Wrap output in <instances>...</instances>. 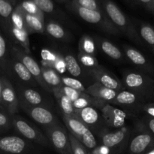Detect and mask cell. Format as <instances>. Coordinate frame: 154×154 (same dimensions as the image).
<instances>
[{"mask_svg":"<svg viewBox=\"0 0 154 154\" xmlns=\"http://www.w3.org/2000/svg\"><path fill=\"white\" fill-rule=\"evenodd\" d=\"M122 84L126 90L137 93L148 102L154 99V78L139 70L123 72Z\"/></svg>","mask_w":154,"mask_h":154,"instance_id":"1","label":"cell"},{"mask_svg":"<svg viewBox=\"0 0 154 154\" xmlns=\"http://www.w3.org/2000/svg\"><path fill=\"white\" fill-rule=\"evenodd\" d=\"M105 12L112 23L118 29L120 33L124 34L130 40L140 46H143L144 43L138 35L137 28L127 17L121 11L117 5L110 0H105L103 2Z\"/></svg>","mask_w":154,"mask_h":154,"instance_id":"2","label":"cell"},{"mask_svg":"<svg viewBox=\"0 0 154 154\" xmlns=\"http://www.w3.org/2000/svg\"><path fill=\"white\" fill-rule=\"evenodd\" d=\"M70 7L81 19L89 23L97 26L105 32L113 35H118L120 34L118 29L112 23L106 14L104 13L102 10L96 11L84 8L76 5L73 2L70 3Z\"/></svg>","mask_w":154,"mask_h":154,"instance_id":"3","label":"cell"},{"mask_svg":"<svg viewBox=\"0 0 154 154\" xmlns=\"http://www.w3.org/2000/svg\"><path fill=\"white\" fill-rule=\"evenodd\" d=\"M154 149V137L141 120L135 124L134 135L129 145V154H146Z\"/></svg>","mask_w":154,"mask_h":154,"instance_id":"4","label":"cell"},{"mask_svg":"<svg viewBox=\"0 0 154 154\" xmlns=\"http://www.w3.org/2000/svg\"><path fill=\"white\" fill-rule=\"evenodd\" d=\"M12 127L26 139L44 147H51L49 140L35 126H32L25 119L17 115L11 116Z\"/></svg>","mask_w":154,"mask_h":154,"instance_id":"5","label":"cell"},{"mask_svg":"<svg viewBox=\"0 0 154 154\" xmlns=\"http://www.w3.org/2000/svg\"><path fill=\"white\" fill-rule=\"evenodd\" d=\"M45 134L51 145L60 154H73L67 131L60 123L46 127Z\"/></svg>","mask_w":154,"mask_h":154,"instance_id":"6","label":"cell"},{"mask_svg":"<svg viewBox=\"0 0 154 154\" xmlns=\"http://www.w3.org/2000/svg\"><path fill=\"white\" fill-rule=\"evenodd\" d=\"M11 55L14 56L17 59L20 60L24 66H26L32 76L33 77L37 84L40 85L45 90L52 93V90L50 87H48L44 81L42 75V70H41V66L38 64L37 62L30 56V54L26 53L22 48H18V47L13 46L11 48L10 50Z\"/></svg>","mask_w":154,"mask_h":154,"instance_id":"7","label":"cell"},{"mask_svg":"<svg viewBox=\"0 0 154 154\" xmlns=\"http://www.w3.org/2000/svg\"><path fill=\"white\" fill-rule=\"evenodd\" d=\"M19 104L20 108H22L34 121L45 128L60 123L54 113L46 107L30 106L21 102H19Z\"/></svg>","mask_w":154,"mask_h":154,"instance_id":"8","label":"cell"},{"mask_svg":"<svg viewBox=\"0 0 154 154\" xmlns=\"http://www.w3.org/2000/svg\"><path fill=\"white\" fill-rule=\"evenodd\" d=\"M147 103H148V101L144 97L124 89L117 93L111 104L122 105L129 108L132 112H140L143 111V107Z\"/></svg>","mask_w":154,"mask_h":154,"instance_id":"9","label":"cell"},{"mask_svg":"<svg viewBox=\"0 0 154 154\" xmlns=\"http://www.w3.org/2000/svg\"><path fill=\"white\" fill-rule=\"evenodd\" d=\"M2 80V105L11 116L19 111L20 104L17 93L11 82L6 77H1Z\"/></svg>","mask_w":154,"mask_h":154,"instance_id":"10","label":"cell"},{"mask_svg":"<svg viewBox=\"0 0 154 154\" xmlns=\"http://www.w3.org/2000/svg\"><path fill=\"white\" fill-rule=\"evenodd\" d=\"M103 123L110 127L120 129L126 125L129 113L106 103L99 108Z\"/></svg>","mask_w":154,"mask_h":154,"instance_id":"11","label":"cell"},{"mask_svg":"<svg viewBox=\"0 0 154 154\" xmlns=\"http://www.w3.org/2000/svg\"><path fill=\"white\" fill-rule=\"evenodd\" d=\"M87 73L92 77L95 81L104 87L119 92L124 90L122 82H120L115 75H113L108 70L104 69L101 66L94 69H87Z\"/></svg>","mask_w":154,"mask_h":154,"instance_id":"12","label":"cell"},{"mask_svg":"<svg viewBox=\"0 0 154 154\" xmlns=\"http://www.w3.org/2000/svg\"><path fill=\"white\" fill-rule=\"evenodd\" d=\"M124 54L131 63L136 66L138 70L154 76V66L144 54L132 47L123 46Z\"/></svg>","mask_w":154,"mask_h":154,"instance_id":"13","label":"cell"},{"mask_svg":"<svg viewBox=\"0 0 154 154\" xmlns=\"http://www.w3.org/2000/svg\"><path fill=\"white\" fill-rule=\"evenodd\" d=\"M29 149V144L19 136L0 138V152L5 154H23Z\"/></svg>","mask_w":154,"mask_h":154,"instance_id":"14","label":"cell"},{"mask_svg":"<svg viewBox=\"0 0 154 154\" xmlns=\"http://www.w3.org/2000/svg\"><path fill=\"white\" fill-rule=\"evenodd\" d=\"M129 135L130 131L126 126H123L114 132H103L101 135L102 145L110 149L115 147L124 142L129 138Z\"/></svg>","mask_w":154,"mask_h":154,"instance_id":"15","label":"cell"},{"mask_svg":"<svg viewBox=\"0 0 154 154\" xmlns=\"http://www.w3.org/2000/svg\"><path fill=\"white\" fill-rule=\"evenodd\" d=\"M85 93L98 100L111 104L118 92L104 87L102 84L96 82L86 88Z\"/></svg>","mask_w":154,"mask_h":154,"instance_id":"16","label":"cell"},{"mask_svg":"<svg viewBox=\"0 0 154 154\" xmlns=\"http://www.w3.org/2000/svg\"><path fill=\"white\" fill-rule=\"evenodd\" d=\"M75 117H78L83 123L90 129V127H95L103 123L102 115L99 114L97 108L94 107H87L82 109H75Z\"/></svg>","mask_w":154,"mask_h":154,"instance_id":"17","label":"cell"},{"mask_svg":"<svg viewBox=\"0 0 154 154\" xmlns=\"http://www.w3.org/2000/svg\"><path fill=\"white\" fill-rule=\"evenodd\" d=\"M19 102L30 106H44L45 101L43 96L37 90L28 87H20L18 88Z\"/></svg>","mask_w":154,"mask_h":154,"instance_id":"18","label":"cell"},{"mask_svg":"<svg viewBox=\"0 0 154 154\" xmlns=\"http://www.w3.org/2000/svg\"><path fill=\"white\" fill-rule=\"evenodd\" d=\"M11 58L9 60L8 70H12V72L16 75V76H17V78L23 82H25L32 86L38 84L35 80L33 78L30 72H29L28 69L26 68V66L15 57L11 55Z\"/></svg>","mask_w":154,"mask_h":154,"instance_id":"19","label":"cell"},{"mask_svg":"<svg viewBox=\"0 0 154 154\" xmlns=\"http://www.w3.org/2000/svg\"><path fill=\"white\" fill-rule=\"evenodd\" d=\"M63 120L68 129V132L75 137L78 141H81L82 137L90 130L84 123H83L75 116L63 115Z\"/></svg>","mask_w":154,"mask_h":154,"instance_id":"20","label":"cell"},{"mask_svg":"<svg viewBox=\"0 0 154 154\" xmlns=\"http://www.w3.org/2000/svg\"><path fill=\"white\" fill-rule=\"evenodd\" d=\"M11 38L16 44H17L20 48H22L26 53L30 54V45L29 38V33L26 30L20 29L17 28L12 24L9 23L8 27L6 30Z\"/></svg>","mask_w":154,"mask_h":154,"instance_id":"21","label":"cell"},{"mask_svg":"<svg viewBox=\"0 0 154 154\" xmlns=\"http://www.w3.org/2000/svg\"><path fill=\"white\" fill-rule=\"evenodd\" d=\"M95 42H96V45L100 48L101 51L108 57L114 60H117V61H121V60L123 61V58H124L123 53L112 42L100 37L96 38Z\"/></svg>","mask_w":154,"mask_h":154,"instance_id":"22","label":"cell"},{"mask_svg":"<svg viewBox=\"0 0 154 154\" xmlns=\"http://www.w3.org/2000/svg\"><path fill=\"white\" fill-rule=\"evenodd\" d=\"M19 7V5H18ZM20 8V7H19ZM23 17L24 22L29 35L32 33H44L45 32V23L41 20L38 17L34 15L26 13L20 8Z\"/></svg>","mask_w":154,"mask_h":154,"instance_id":"23","label":"cell"},{"mask_svg":"<svg viewBox=\"0 0 154 154\" xmlns=\"http://www.w3.org/2000/svg\"><path fill=\"white\" fill-rule=\"evenodd\" d=\"M41 70H42V75L44 81L48 87H51V90L60 88L63 85L61 77L55 69L48 66H42Z\"/></svg>","mask_w":154,"mask_h":154,"instance_id":"24","label":"cell"},{"mask_svg":"<svg viewBox=\"0 0 154 154\" xmlns=\"http://www.w3.org/2000/svg\"><path fill=\"white\" fill-rule=\"evenodd\" d=\"M52 93H54V96L58 102V105L60 106V110L62 111L63 115L75 116V109L74 108L72 102L62 93L60 88L53 89Z\"/></svg>","mask_w":154,"mask_h":154,"instance_id":"25","label":"cell"},{"mask_svg":"<svg viewBox=\"0 0 154 154\" xmlns=\"http://www.w3.org/2000/svg\"><path fill=\"white\" fill-rule=\"evenodd\" d=\"M137 31L143 43H145L154 54V26L147 23H141Z\"/></svg>","mask_w":154,"mask_h":154,"instance_id":"26","label":"cell"},{"mask_svg":"<svg viewBox=\"0 0 154 154\" xmlns=\"http://www.w3.org/2000/svg\"><path fill=\"white\" fill-rule=\"evenodd\" d=\"M72 104L75 109H82L87 107H94L97 109H99L102 105L106 104V102L98 100L86 93H83L79 98L72 102Z\"/></svg>","mask_w":154,"mask_h":154,"instance_id":"27","label":"cell"},{"mask_svg":"<svg viewBox=\"0 0 154 154\" xmlns=\"http://www.w3.org/2000/svg\"><path fill=\"white\" fill-rule=\"evenodd\" d=\"M45 31L51 37L57 40H65L68 38L67 32L58 23L49 20L45 23Z\"/></svg>","mask_w":154,"mask_h":154,"instance_id":"28","label":"cell"},{"mask_svg":"<svg viewBox=\"0 0 154 154\" xmlns=\"http://www.w3.org/2000/svg\"><path fill=\"white\" fill-rule=\"evenodd\" d=\"M63 57L66 65V71H68L69 73L75 78L81 76L82 74V69L78 60L72 54H66Z\"/></svg>","mask_w":154,"mask_h":154,"instance_id":"29","label":"cell"},{"mask_svg":"<svg viewBox=\"0 0 154 154\" xmlns=\"http://www.w3.org/2000/svg\"><path fill=\"white\" fill-rule=\"evenodd\" d=\"M79 52L96 57L97 53L96 44L93 38H92L90 35H84L80 39Z\"/></svg>","mask_w":154,"mask_h":154,"instance_id":"30","label":"cell"},{"mask_svg":"<svg viewBox=\"0 0 154 154\" xmlns=\"http://www.w3.org/2000/svg\"><path fill=\"white\" fill-rule=\"evenodd\" d=\"M9 54L7 42L0 31V70L4 72H9Z\"/></svg>","mask_w":154,"mask_h":154,"instance_id":"31","label":"cell"},{"mask_svg":"<svg viewBox=\"0 0 154 154\" xmlns=\"http://www.w3.org/2000/svg\"><path fill=\"white\" fill-rule=\"evenodd\" d=\"M14 11L13 4L8 0H0V18L2 19L5 31L8 27L11 16Z\"/></svg>","mask_w":154,"mask_h":154,"instance_id":"32","label":"cell"},{"mask_svg":"<svg viewBox=\"0 0 154 154\" xmlns=\"http://www.w3.org/2000/svg\"><path fill=\"white\" fill-rule=\"evenodd\" d=\"M18 5L26 13L36 16L41 20L45 22V14L35 5L32 0H24Z\"/></svg>","mask_w":154,"mask_h":154,"instance_id":"33","label":"cell"},{"mask_svg":"<svg viewBox=\"0 0 154 154\" xmlns=\"http://www.w3.org/2000/svg\"><path fill=\"white\" fill-rule=\"evenodd\" d=\"M42 58V66H48L54 69V65L59 60L61 54L58 53H55L52 51L48 49H43L41 52Z\"/></svg>","mask_w":154,"mask_h":154,"instance_id":"34","label":"cell"},{"mask_svg":"<svg viewBox=\"0 0 154 154\" xmlns=\"http://www.w3.org/2000/svg\"><path fill=\"white\" fill-rule=\"evenodd\" d=\"M78 61L81 66H84L86 69H94L99 67V64L96 57L88 54L80 53L78 55Z\"/></svg>","mask_w":154,"mask_h":154,"instance_id":"35","label":"cell"},{"mask_svg":"<svg viewBox=\"0 0 154 154\" xmlns=\"http://www.w3.org/2000/svg\"><path fill=\"white\" fill-rule=\"evenodd\" d=\"M61 81L63 86H66V87H69L70 88L74 89V90H78V91L85 93V87L84 86L83 83L80 81L78 79H77V78L63 76L61 77Z\"/></svg>","mask_w":154,"mask_h":154,"instance_id":"36","label":"cell"},{"mask_svg":"<svg viewBox=\"0 0 154 154\" xmlns=\"http://www.w3.org/2000/svg\"><path fill=\"white\" fill-rule=\"evenodd\" d=\"M12 127L11 115L7 110L0 105V131L8 130Z\"/></svg>","mask_w":154,"mask_h":154,"instance_id":"37","label":"cell"},{"mask_svg":"<svg viewBox=\"0 0 154 154\" xmlns=\"http://www.w3.org/2000/svg\"><path fill=\"white\" fill-rule=\"evenodd\" d=\"M69 133V140H70L71 146H72V153L73 154H91L90 152L87 150V149L75 138L72 134Z\"/></svg>","mask_w":154,"mask_h":154,"instance_id":"38","label":"cell"},{"mask_svg":"<svg viewBox=\"0 0 154 154\" xmlns=\"http://www.w3.org/2000/svg\"><path fill=\"white\" fill-rule=\"evenodd\" d=\"M32 2L44 14L54 12V5L51 0H32Z\"/></svg>","mask_w":154,"mask_h":154,"instance_id":"39","label":"cell"},{"mask_svg":"<svg viewBox=\"0 0 154 154\" xmlns=\"http://www.w3.org/2000/svg\"><path fill=\"white\" fill-rule=\"evenodd\" d=\"M60 88V90L62 91V93H63L65 96H67V97L69 98L72 102H73L74 101L76 100L78 98H79L83 93L82 92L75 90H74V89L70 88V87H66V86L62 85Z\"/></svg>","mask_w":154,"mask_h":154,"instance_id":"40","label":"cell"},{"mask_svg":"<svg viewBox=\"0 0 154 154\" xmlns=\"http://www.w3.org/2000/svg\"><path fill=\"white\" fill-rule=\"evenodd\" d=\"M72 2L84 8L96 11L101 10L96 0H72Z\"/></svg>","mask_w":154,"mask_h":154,"instance_id":"41","label":"cell"},{"mask_svg":"<svg viewBox=\"0 0 154 154\" xmlns=\"http://www.w3.org/2000/svg\"><path fill=\"white\" fill-rule=\"evenodd\" d=\"M141 121L144 123V124L145 125L146 127L148 129V130L150 131V133L153 135L154 137V117H150V116L147 115L145 114V115L142 117L141 119Z\"/></svg>","mask_w":154,"mask_h":154,"instance_id":"42","label":"cell"},{"mask_svg":"<svg viewBox=\"0 0 154 154\" xmlns=\"http://www.w3.org/2000/svg\"><path fill=\"white\" fill-rule=\"evenodd\" d=\"M143 6L146 8L147 10L154 14V2L153 0H138Z\"/></svg>","mask_w":154,"mask_h":154,"instance_id":"43","label":"cell"},{"mask_svg":"<svg viewBox=\"0 0 154 154\" xmlns=\"http://www.w3.org/2000/svg\"><path fill=\"white\" fill-rule=\"evenodd\" d=\"M143 111L146 113V114L154 117V102H148L145 104L143 107Z\"/></svg>","mask_w":154,"mask_h":154,"instance_id":"44","label":"cell"},{"mask_svg":"<svg viewBox=\"0 0 154 154\" xmlns=\"http://www.w3.org/2000/svg\"><path fill=\"white\" fill-rule=\"evenodd\" d=\"M109 153L110 148L102 145L101 147H96V148L93 149V151L91 154H109Z\"/></svg>","mask_w":154,"mask_h":154,"instance_id":"45","label":"cell"},{"mask_svg":"<svg viewBox=\"0 0 154 154\" xmlns=\"http://www.w3.org/2000/svg\"><path fill=\"white\" fill-rule=\"evenodd\" d=\"M0 105H2V80L0 77Z\"/></svg>","mask_w":154,"mask_h":154,"instance_id":"46","label":"cell"},{"mask_svg":"<svg viewBox=\"0 0 154 154\" xmlns=\"http://www.w3.org/2000/svg\"><path fill=\"white\" fill-rule=\"evenodd\" d=\"M146 154H154V149H153V150H151L150 151H149L148 153H147Z\"/></svg>","mask_w":154,"mask_h":154,"instance_id":"47","label":"cell"},{"mask_svg":"<svg viewBox=\"0 0 154 154\" xmlns=\"http://www.w3.org/2000/svg\"><path fill=\"white\" fill-rule=\"evenodd\" d=\"M8 1H9L11 3H12V4H13V3H14V0H8Z\"/></svg>","mask_w":154,"mask_h":154,"instance_id":"48","label":"cell"},{"mask_svg":"<svg viewBox=\"0 0 154 154\" xmlns=\"http://www.w3.org/2000/svg\"><path fill=\"white\" fill-rule=\"evenodd\" d=\"M61 1H66V0H61Z\"/></svg>","mask_w":154,"mask_h":154,"instance_id":"49","label":"cell"},{"mask_svg":"<svg viewBox=\"0 0 154 154\" xmlns=\"http://www.w3.org/2000/svg\"><path fill=\"white\" fill-rule=\"evenodd\" d=\"M153 2H154V0H153Z\"/></svg>","mask_w":154,"mask_h":154,"instance_id":"50","label":"cell"}]
</instances>
